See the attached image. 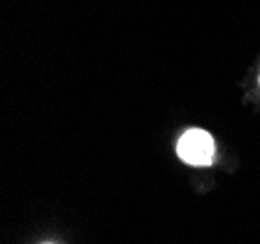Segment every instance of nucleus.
Returning <instances> with one entry per match:
<instances>
[{
  "instance_id": "nucleus-1",
  "label": "nucleus",
  "mask_w": 260,
  "mask_h": 244,
  "mask_svg": "<svg viewBox=\"0 0 260 244\" xmlns=\"http://www.w3.org/2000/svg\"><path fill=\"white\" fill-rule=\"evenodd\" d=\"M177 151L184 163L196 165V167H206V165H212V161H214L216 144L206 130L192 128L179 140Z\"/></svg>"
}]
</instances>
